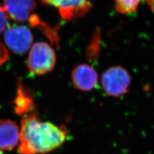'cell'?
<instances>
[{"label":"cell","instance_id":"obj_14","mask_svg":"<svg viewBox=\"0 0 154 154\" xmlns=\"http://www.w3.org/2000/svg\"><path fill=\"white\" fill-rule=\"evenodd\" d=\"M0 154H4V153L1 150H0Z\"/></svg>","mask_w":154,"mask_h":154},{"label":"cell","instance_id":"obj_10","mask_svg":"<svg viewBox=\"0 0 154 154\" xmlns=\"http://www.w3.org/2000/svg\"><path fill=\"white\" fill-rule=\"evenodd\" d=\"M142 0H114L116 11L123 14L134 13Z\"/></svg>","mask_w":154,"mask_h":154},{"label":"cell","instance_id":"obj_4","mask_svg":"<svg viewBox=\"0 0 154 154\" xmlns=\"http://www.w3.org/2000/svg\"><path fill=\"white\" fill-rule=\"evenodd\" d=\"M4 39L7 46L12 51L23 54L32 46L33 35L26 26L14 25L9 26L5 31Z\"/></svg>","mask_w":154,"mask_h":154},{"label":"cell","instance_id":"obj_1","mask_svg":"<svg viewBox=\"0 0 154 154\" xmlns=\"http://www.w3.org/2000/svg\"><path fill=\"white\" fill-rule=\"evenodd\" d=\"M67 129L41 121L37 111L23 117L19 132V154H45L59 148L66 141Z\"/></svg>","mask_w":154,"mask_h":154},{"label":"cell","instance_id":"obj_11","mask_svg":"<svg viewBox=\"0 0 154 154\" xmlns=\"http://www.w3.org/2000/svg\"><path fill=\"white\" fill-rule=\"evenodd\" d=\"M8 16L3 6L0 5V33L5 31L8 28Z\"/></svg>","mask_w":154,"mask_h":154},{"label":"cell","instance_id":"obj_13","mask_svg":"<svg viewBox=\"0 0 154 154\" xmlns=\"http://www.w3.org/2000/svg\"><path fill=\"white\" fill-rule=\"evenodd\" d=\"M146 2L150 9L154 12V0H146Z\"/></svg>","mask_w":154,"mask_h":154},{"label":"cell","instance_id":"obj_8","mask_svg":"<svg viewBox=\"0 0 154 154\" xmlns=\"http://www.w3.org/2000/svg\"><path fill=\"white\" fill-rule=\"evenodd\" d=\"M19 141L17 125L9 119L0 120V150H11Z\"/></svg>","mask_w":154,"mask_h":154},{"label":"cell","instance_id":"obj_7","mask_svg":"<svg viewBox=\"0 0 154 154\" xmlns=\"http://www.w3.org/2000/svg\"><path fill=\"white\" fill-rule=\"evenodd\" d=\"M3 7L9 18L16 21L25 22L31 19L36 3L35 0H3Z\"/></svg>","mask_w":154,"mask_h":154},{"label":"cell","instance_id":"obj_9","mask_svg":"<svg viewBox=\"0 0 154 154\" xmlns=\"http://www.w3.org/2000/svg\"><path fill=\"white\" fill-rule=\"evenodd\" d=\"M13 105L16 114L20 116L24 117L36 111L33 98L20 82L17 84Z\"/></svg>","mask_w":154,"mask_h":154},{"label":"cell","instance_id":"obj_5","mask_svg":"<svg viewBox=\"0 0 154 154\" xmlns=\"http://www.w3.org/2000/svg\"><path fill=\"white\" fill-rule=\"evenodd\" d=\"M48 5L57 8L66 20H73L85 16L91 8L88 0H41Z\"/></svg>","mask_w":154,"mask_h":154},{"label":"cell","instance_id":"obj_3","mask_svg":"<svg viewBox=\"0 0 154 154\" xmlns=\"http://www.w3.org/2000/svg\"><path fill=\"white\" fill-rule=\"evenodd\" d=\"M102 84L107 95L118 98L128 93L131 76L123 67H110L102 74Z\"/></svg>","mask_w":154,"mask_h":154},{"label":"cell","instance_id":"obj_2","mask_svg":"<svg viewBox=\"0 0 154 154\" xmlns=\"http://www.w3.org/2000/svg\"><path fill=\"white\" fill-rule=\"evenodd\" d=\"M56 54L54 48L46 42H38L31 47L26 61L31 73L42 75L51 72L55 66Z\"/></svg>","mask_w":154,"mask_h":154},{"label":"cell","instance_id":"obj_6","mask_svg":"<svg viewBox=\"0 0 154 154\" xmlns=\"http://www.w3.org/2000/svg\"><path fill=\"white\" fill-rule=\"evenodd\" d=\"M71 80L77 89L90 91L97 85L98 76L92 67L86 64H81L72 71Z\"/></svg>","mask_w":154,"mask_h":154},{"label":"cell","instance_id":"obj_12","mask_svg":"<svg viewBox=\"0 0 154 154\" xmlns=\"http://www.w3.org/2000/svg\"><path fill=\"white\" fill-rule=\"evenodd\" d=\"M8 52L6 48L0 42V65H2L8 59Z\"/></svg>","mask_w":154,"mask_h":154}]
</instances>
